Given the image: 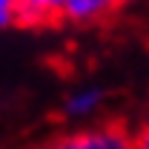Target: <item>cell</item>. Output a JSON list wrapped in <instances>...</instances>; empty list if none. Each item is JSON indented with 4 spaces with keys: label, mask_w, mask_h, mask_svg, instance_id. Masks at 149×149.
<instances>
[{
    "label": "cell",
    "mask_w": 149,
    "mask_h": 149,
    "mask_svg": "<svg viewBox=\"0 0 149 149\" xmlns=\"http://www.w3.org/2000/svg\"><path fill=\"white\" fill-rule=\"evenodd\" d=\"M40 149H60V143H57V141H52V143H46V146H40Z\"/></svg>",
    "instance_id": "7"
},
{
    "label": "cell",
    "mask_w": 149,
    "mask_h": 149,
    "mask_svg": "<svg viewBox=\"0 0 149 149\" xmlns=\"http://www.w3.org/2000/svg\"><path fill=\"white\" fill-rule=\"evenodd\" d=\"M126 3H132V0H123V6H126Z\"/></svg>",
    "instance_id": "8"
},
{
    "label": "cell",
    "mask_w": 149,
    "mask_h": 149,
    "mask_svg": "<svg viewBox=\"0 0 149 149\" xmlns=\"http://www.w3.org/2000/svg\"><path fill=\"white\" fill-rule=\"evenodd\" d=\"M103 103H106V92L103 89H97V86H77L63 100V118L86 123V120H92L95 115H100Z\"/></svg>",
    "instance_id": "2"
},
{
    "label": "cell",
    "mask_w": 149,
    "mask_h": 149,
    "mask_svg": "<svg viewBox=\"0 0 149 149\" xmlns=\"http://www.w3.org/2000/svg\"><path fill=\"white\" fill-rule=\"evenodd\" d=\"M120 6L123 0H69L63 9V23H95Z\"/></svg>",
    "instance_id": "4"
},
{
    "label": "cell",
    "mask_w": 149,
    "mask_h": 149,
    "mask_svg": "<svg viewBox=\"0 0 149 149\" xmlns=\"http://www.w3.org/2000/svg\"><path fill=\"white\" fill-rule=\"evenodd\" d=\"M17 12H20V0H0V29L17 26Z\"/></svg>",
    "instance_id": "5"
},
{
    "label": "cell",
    "mask_w": 149,
    "mask_h": 149,
    "mask_svg": "<svg viewBox=\"0 0 149 149\" xmlns=\"http://www.w3.org/2000/svg\"><path fill=\"white\" fill-rule=\"evenodd\" d=\"M60 149H135V129L123 120H100L57 138Z\"/></svg>",
    "instance_id": "1"
},
{
    "label": "cell",
    "mask_w": 149,
    "mask_h": 149,
    "mask_svg": "<svg viewBox=\"0 0 149 149\" xmlns=\"http://www.w3.org/2000/svg\"><path fill=\"white\" fill-rule=\"evenodd\" d=\"M69 0H20L17 26L40 29V26H55L63 23V9Z\"/></svg>",
    "instance_id": "3"
},
{
    "label": "cell",
    "mask_w": 149,
    "mask_h": 149,
    "mask_svg": "<svg viewBox=\"0 0 149 149\" xmlns=\"http://www.w3.org/2000/svg\"><path fill=\"white\" fill-rule=\"evenodd\" d=\"M135 149H149V123L135 129Z\"/></svg>",
    "instance_id": "6"
}]
</instances>
